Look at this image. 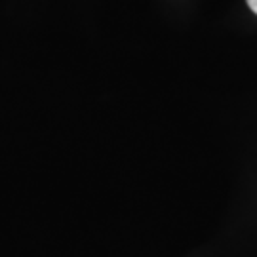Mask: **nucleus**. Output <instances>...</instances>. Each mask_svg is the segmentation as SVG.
Wrapping results in <instances>:
<instances>
[{"mask_svg":"<svg viewBox=\"0 0 257 257\" xmlns=\"http://www.w3.org/2000/svg\"><path fill=\"white\" fill-rule=\"evenodd\" d=\"M246 2H248V6L251 8V12L257 14V0H246Z\"/></svg>","mask_w":257,"mask_h":257,"instance_id":"obj_1","label":"nucleus"}]
</instances>
